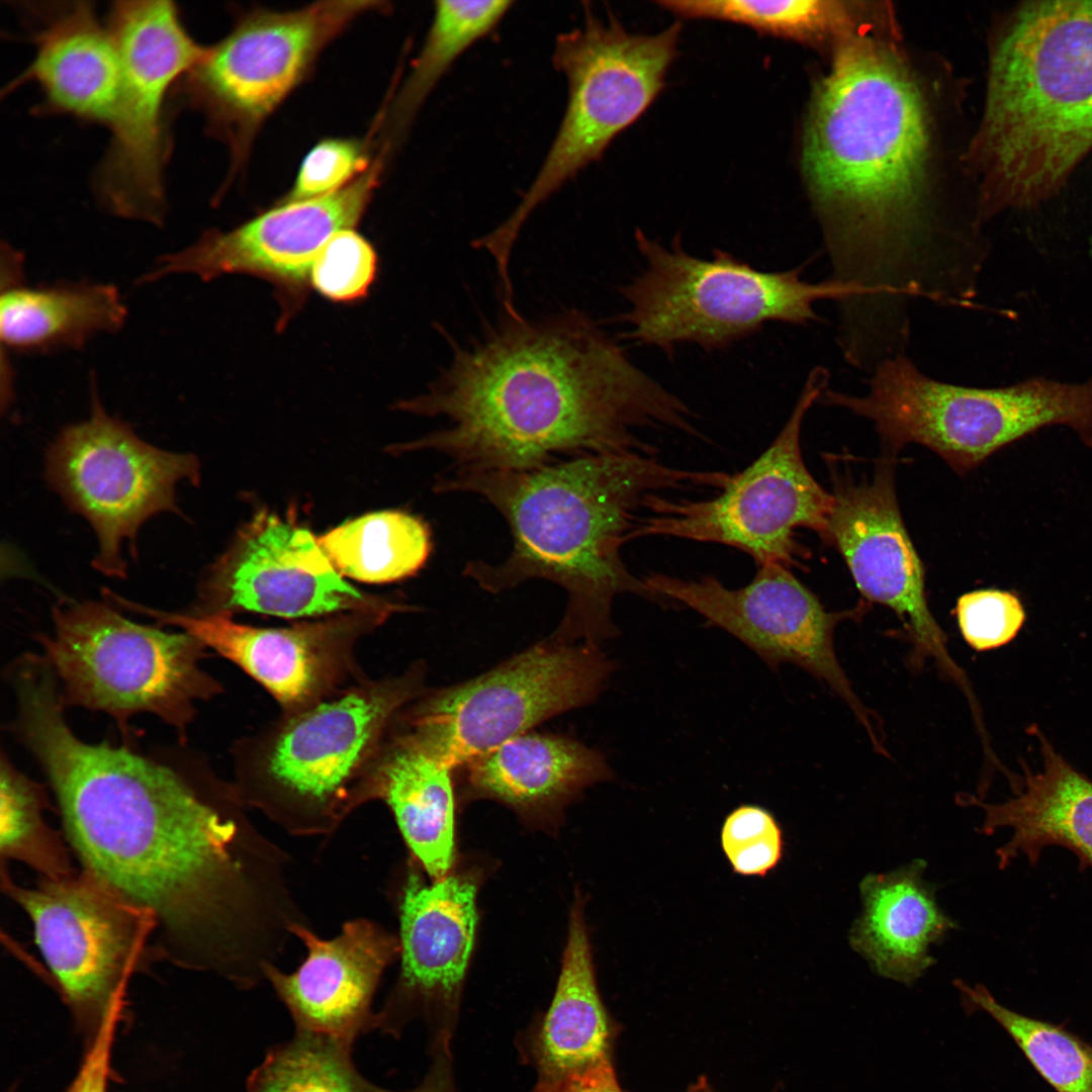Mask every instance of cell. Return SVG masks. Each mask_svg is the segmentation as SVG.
<instances>
[{
	"label": "cell",
	"instance_id": "obj_1",
	"mask_svg": "<svg viewBox=\"0 0 1092 1092\" xmlns=\"http://www.w3.org/2000/svg\"><path fill=\"white\" fill-rule=\"evenodd\" d=\"M48 701L18 735L43 768L81 870L147 914L158 956L238 987L264 980L309 924L291 858L231 783L198 789L124 747L79 739Z\"/></svg>",
	"mask_w": 1092,
	"mask_h": 1092
},
{
	"label": "cell",
	"instance_id": "obj_2",
	"mask_svg": "<svg viewBox=\"0 0 1092 1092\" xmlns=\"http://www.w3.org/2000/svg\"><path fill=\"white\" fill-rule=\"evenodd\" d=\"M397 407L444 417L445 428L398 445L431 450L451 470H531L594 454L654 455L640 431L696 434L678 396L637 367L589 315L504 314Z\"/></svg>",
	"mask_w": 1092,
	"mask_h": 1092
},
{
	"label": "cell",
	"instance_id": "obj_3",
	"mask_svg": "<svg viewBox=\"0 0 1092 1092\" xmlns=\"http://www.w3.org/2000/svg\"><path fill=\"white\" fill-rule=\"evenodd\" d=\"M927 147L924 105L902 64L870 38L844 36L812 98L802 168L832 279L871 301L931 286L921 216Z\"/></svg>",
	"mask_w": 1092,
	"mask_h": 1092
},
{
	"label": "cell",
	"instance_id": "obj_4",
	"mask_svg": "<svg viewBox=\"0 0 1092 1092\" xmlns=\"http://www.w3.org/2000/svg\"><path fill=\"white\" fill-rule=\"evenodd\" d=\"M730 474L673 467L654 455L594 454L531 470H445L438 493H472L505 519L512 536L500 562L469 561L462 574L499 594L531 579L559 585L567 603L551 637L600 648L619 633L612 620L616 597L632 594L666 604L624 563L640 508L651 493L713 487Z\"/></svg>",
	"mask_w": 1092,
	"mask_h": 1092
},
{
	"label": "cell",
	"instance_id": "obj_5",
	"mask_svg": "<svg viewBox=\"0 0 1092 1092\" xmlns=\"http://www.w3.org/2000/svg\"><path fill=\"white\" fill-rule=\"evenodd\" d=\"M983 214L1050 199L1092 151V1H1027L992 50Z\"/></svg>",
	"mask_w": 1092,
	"mask_h": 1092
},
{
	"label": "cell",
	"instance_id": "obj_6",
	"mask_svg": "<svg viewBox=\"0 0 1092 1092\" xmlns=\"http://www.w3.org/2000/svg\"><path fill=\"white\" fill-rule=\"evenodd\" d=\"M425 675L418 662L308 708L281 711L233 745L236 795L289 835H332L377 801L381 751L398 715L427 692Z\"/></svg>",
	"mask_w": 1092,
	"mask_h": 1092
},
{
	"label": "cell",
	"instance_id": "obj_7",
	"mask_svg": "<svg viewBox=\"0 0 1092 1092\" xmlns=\"http://www.w3.org/2000/svg\"><path fill=\"white\" fill-rule=\"evenodd\" d=\"M644 267L620 293L629 308L619 316L627 338L672 356L685 343L722 350L759 332L770 322L806 325L817 321L814 304L835 299L859 303L864 290L829 279L802 280L803 267L765 272L715 249L711 258L688 253L680 236L664 246L636 229Z\"/></svg>",
	"mask_w": 1092,
	"mask_h": 1092
},
{
	"label": "cell",
	"instance_id": "obj_8",
	"mask_svg": "<svg viewBox=\"0 0 1092 1092\" xmlns=\"http://www.w3.org/2000/svg\"><path fill=\"white\" fill-rule=\"evenodd\" d=\"M869 385L864 395L825 388L818 400L872 421L889 455L916 443L964 474L1001 448L1055 425L1069 427L1092 449V379L1035 377L1005 387H967L932 379L896 355L876 365Z\"/></svg>",
	"mask_w": 1092,
	"mask_h": 1092
},
{
	"label": "cell",
	"instance_id": "obj_9",
	"mask_svg": "<svg viewBox=\"0 0 1092 1092\" xmlns=\"http://www.w3.org/2000/svg\"><path fill=\"white\" fill-rule=\"evenodd\" d=\"M53 619L54 632L37 640L65 706L105 712L120 724L151 713L185 738L195 704L223 690L201 667L206 647L186 632L140 625L92 601L57 607Z\"/></svg>",
	"mask_w": 1092,
	"mask_h": 1092
},
{
	"label": "cell",
	"instance_id": "obj_10",
	"mask_svg": "<svg viewBox=\"0 0 1092 1092\" xmlns=\"http://www.w3.org/2000/svg\"><path fill=\"white\" fill-rule=\"evenodd\" d=\"M680 29L675 22L657 33H632L615 18L606 22L587 10L581 27L558 36L553 64L567 81L565 112L519 205L488 234L492 249L511 254L534 210L645 112L663 88Z\"/></svg>",
	"mask_w": 1092,
	"mask_h": 1092
},
{
	"label": "cell",
	"instance_id": "obj_11",
	"mask_svg": "<svg viewBox=\"0 0 1092 1092\" xmlns=\"http://www.w3.org/2000/svg\"><path fill=\"white\" fill-rule=\"evenodd\" d=\"M105 22L119 53L122 81L94 191L112 214L161 225L167 212L170 97L206 48L190 35L171 1H115Z\"/></svg>",
	"mask_w": 1092,
	"mask_h": 1092
},
{
	"label": "cell",
	"instance_id": "obj_12",
	"mask_svg": "<svg viewBox=\"0 0 1092 1092\" xmlns=\"http://www.w3.org/2000/svg\"><path fill=\"white\" fill-rule=\"evenodd\" d=\"M829 374L816 367L785 426L772 443L743 471L731 475L720 493L710 499H670L649 494L647 517L636 521L628 541L668 536L719 543L750 555L758 566L781 564L791 569L807 557L795 536L799 528L822 540L833 505L803 459L801 430L809 408L826 388Z\"/></svg>",
	"mask_w": 1092,
	"mask_h": 1092
},
{
	"label": "cell",
	"instance_id": "obj_13",
	"mask_svg": "<svg viewBox=\"0 0 1092 1092\" xmlns=\"http://www.w3.org/2000/svg\"><path fill=\"white\" fill-rule=\"evenodd\" d=\"M382 2L321 1L284 12L257 9L206 48L173 97L202 114L229 148L234 167L249 154L270 114L305 80L323 50L357 17Z\"/></svg>",
	"mask_w": 1092,
	"mask_h": 1092
},
{
	"label": "cell",
	"instance_id": "obj_14",
	"mask_svg": "<svg viewBox=\"0 0 1092 1092\" xmlns=\"http://www.w3.org/2000/svg\"><path fill=\"white\" fill-rule=\"evenodd\" d=\"M614 669L600 648L550 637L474 678L427 691L397 723L456 769L541 722L590 704Z\"/></svg>",
	"mask_w": 1092,
	"mask_h": 1092
},
{
	"label": "cell",
	"instance_id": "obj_15",
	"mask_svg": "<svg viewBox=\"0 0 1092 1092\" xmlns=\"http://www.w3.org/2000/svg\"><path fill=\"white\" fill-rule=\"evenodd\" d=\"M199 469L193 454L146 443L93 396L91 416L64 429L50 447L46 475L66 505L93 528L98 541L93 566L104 575L123 577L122 544L134 542L153 516L179 513L176 487L184 480L197 484Z\"/></svg>",
	"mask_w": 1092,
	"mask_h": 1092
},
{
	"label": "cell",
	"instance_id": "obj_16",
	"mask_svg": "<svg viewBox=\"0 0 1092 1092\" xmlns=\"http://www.w3.org/2000/svg\"><path fill=\"white\" fill-rule=\"evenodd\" d=\"M2 889L30 919L39 952L83 1024L98 1027L124 1002L132 975L158 954L152 919L82 870L32 887L2 871Z\"/></svg>",
	"mask_w": 1092,
	"mask_h": 1092
},
{
	"label": "cell",
	"instance_id": "obj_17",
	"mask_svg": "<svg viewBox=\"0 0 1092 1092\" xmlns=\"http://www.w3.org/2000/svg\"><path fill=\"white\" fill-rule=\"evenodd\" d=\"M662 600L678 602L753 650L772 670L792 663L824 681L851 709L875 749L884 748L878 720L861 703L841 667L834 631L846 618L862 615L864 606L828 612L819 599L781 564L758 566L745 586L730 588L714 575L684 579L663 573L643 577Z\"/></svg>",
	"mask_w": 1092,
	"mask_h": 1092
},
{
	"label": "cell",
	"instance_id": "obj_18",
	"mask_svg": "<svg viewBox=\"0 0 1092 1092\" xmlns=\"http://www.w3.org/2000/svg\"><path fill=\"white\" fill-rule=\"evenodd\" d=\"M403 607L337 614L280 628L242 624L225 613H172L126 601L124 608L172 625L230 660L261 685L282 712L331 699L367 675L357 659L361 640Z\"/></svg>",
	"mask_w": 1092,
	"mask_h": 1092
},
{
	"label": "cell",
	"instance_id": "obj_19",
	"mask_svg": "<svg viewBox=\"0 0 1092 1092\" xmlns=\"http://www.w3.org/2000/svg\"><path fill=\"white\" fill-rule=\"evenodd\" d=\"M831 478L833 505L824 541L839 551L861 595L890 608L904 623L912 666L932 659L964 687L965 674L927 604L924 569L902 520L892 460L881 462L872 478L859 482L837 472Z\"/></svg>",
	"mask_w": 1092,
	"mask_h": 1092
},
{
	"label": "cell",
	"instance_id": "obj_20",
	"mask_svg": "<svg viewBox=\"0 0 1092 1092\" xmlns=\"http://www.w3.org/2000/svg\"><path fill=\"white\" fill-rule=\"evenodd\" d=\"M196 613L323 618L393 602L361 593L293 517L258 513L204 575Z\"/></svg>",
	"mask_w": 1092,
	"mask_h": 1092
},
{
	"label": "cell",
	"instance_id": "obj_21",
	"mask_svg": "<svg viewBox=\"0 0 1092 1092\" xmlns=\"http://www.w3.org/2000/svg\"><path fill=\"white\" fill-rule=\"evenodd\" d=\"M382 172L377 159L343 189L315 199L275 203L226 232L211 230L183 250L159 258L143 282L168 275H195L204 281L249 274L273 283L286 308L305 296L312 266L338 232L354 229L367 209Z\"/></svg>",
	"mask_w": 1092,
	"mask_h": 1092
},
{
	"label": "cell",
	"instance_id": "obj_22",
	"mask_svg": "<svg viewBox=\"0 0 1092 1092\" xmlns=\"http://www.w3.org/2000/svg\"><path fill=\"white\" fill-rule=\"evenodd\" d=\"M477 889L467 873L427 884L416 870L407 872L398 904L400 972L383 1021L423 1014L435 1040L452 1039L474 944Z\"/></svg>",
	"mask_w": 1092,
	"mask_h": 1092
},
{
	"label": "cell",
	"instance_id": "obj_23",
	"mask_svg": "<svg viewBox=\"0 0 1092 1092\" xmlns=\"http://www.w3.org/2000/svg\"><path fill=\"white\" fill-rule=\"evenodd\" d=\"M294 938L305 947L298 968L285 973L276 964L264 978L290 1011L299 1032L350 1044L372 1020V1002L385 970L400 956L398 935L358 917L323 938L310 924H296Z\"/></svg>",
	"mask_w": 1092,
	"mask_h": 1092
},
{
	"label": "cell",
	"instance_id": "obj_24",
	"mask_svg": "<svg viewBox=\"0 0 1092 1092\" xmlns=\"http://www.w3.org/2000/svg\"><path fill=\"white\" fill-rule=\"evenodd\" d=\"M35 48L29 65L5 88L28 83L41 92L37 113L62 114L109 127L122 81L119 53L93 2H24Z\"/></svg>",
	"mask_w": 1092,
	"mask_h": 1092
},
{
	"label": "cell",
	"instance_id": "obj_25",
	"mask_svg": "<svg viewBox=\"0 0 1092 1092\" xmlns=\"http://www.w3.org/2000/svg\"><path fill=\"white\" fill-rule=\"evenodd\" d=\"M457 768L466 799L499 802L526 822L541 826L555 824L586 788L613 778L600 751L575 738L533 731Z\"/></svg>",
	"mask_w": 1092,
	"mask_h": 1092
},
{
	"label": "cell",
	"instance_id": "obj_26",
	"mask_svg": "<svg viewBox=\"0 0 1092 1092\" xmlns=\"http://www.w3.org/2000/svg\"><path fill=\"white\" fill-rule=\"evenodd\" d=\"M1032 729L1039 740L1041 771L1024 767L1019 793L1003 803L986 804L971 796L959 801L984 810L979 832L1012 829L1011 838L996 851L1000 869L1020 854L1036 866L1050 845L1071 850L1082 871L1092 869V781L1067 762L1037 728Z\"/></svg>",
	"mask_w": 1092,
	"mask_h": 1092
},
{
	"label": "cell",
	"instance_id": "obj_27",
	"mask_svg": "<svg viewBox=\"0 0 1092 1092\" xmlns=\"http://www.w3.org/2000/svg\"><path fill=\"white\" fill-rule=\"evenodd\" d=\"M23 258L8 245L1 252L0 337L19 353L78 349L99 334L123 326L127 310L107 283H23Z\"/></svg>",
	"mask_w": 1092,
	"mask_h": 1092
},
{
	"label": "cell",
	"instance_id": "obj_28",
	"mask_svg": "<svg viewBox=\"0 0 1092 1092\" xmlns=\"http://www.w3.org/2000/svg\"><path fill=\"white\" fill-rule=\"evenodd\" d=\"M455 768L394 723L377 764V801L390 810L419 866L433 881L455 857Z\"/></svg>",
	"mask_w": 1092,
	"mask_h": 1092
},
{
	"label": "cell",
	"instance_id": "obj_29",
	"mask_svg": "<svg viewBox=\"0 0 1092 1092\" xmlns=\"http://www.w3.org/2000/svg\"><path fill=\"white\" fill-rule=\"evenodd\" d=\"M616 1035V1023L598 990L583 901L577 896L556 990L525 1040L526 1059L539 1080L560 1078L612 1059Z\"/></svg>",
	"mask_w": 1092,
	"mask_h": 1092
},
{
	"label": "cell",
	"instance_id": "obj_30",
	"mask_svg": "<svg viewBox=\"0 0 1092 1092\" xmlns=\"http://www.w3.org/2000/svg\"><path fill=\"white\" fill-rule=\"evenodd\" d=\"M925 867L916 859L894 872L864 877L859 886L862 914L849 934L851 947L878 975L906 985L935 964L929 945L956 928L922 879Z\"/></svg>",
	"mask_w": 1092,
	"mask_h": 1092
},
{
	"label": "cell",
	"instance_id": "obj_31",
	"mask_svg": "<svg viewBox=\"0 0 1092 1092\" xmlns=\"http://www.w3.org/2000/svg\"><path fill=\"white\" fill-rule=\"evenodd\" d=\"M336 569L368 583L413 576L432 552L430 526L402 511L371 513L347 521L318 538Z\"/></svg>",
	"mask_w": 1092,
	"mask_h": 1092
},
{
	"label": "cell",
	"instance_id": "obj_32",
	"mask_svg": "<svg viewBox=\"0 0 1092 1092\" xmlns=\"http://www.w3.org/2000/svg\"><path fill=\"white\" fill-rule=\"evenodd\" d=\"M512 1H437L423 48L387 113L396 134L411 122L425 99L455 61L489 33L511 8Z\"/></svg>",
	"mask_w": 1092,
	"mask_h": 1092
},
{
	"label": "cell",
	"instance_id": "obj_33",
	"mask_svg": "<svg viewBox=\"0 0 1092 1092\" xmlns=\"http://www.w3.org/2000/svg\"><path fill=\"white\" fill-rule=\"evenodd\" d=\"M966 1011L988 1013L1057 1092H1092V1045L1060 1025L1000 1004L983 985L956 980Z\"/></svg>",
	"mask_w": 1092,
	"mask_h": 1092
},
{
	"label": "cell",
	"instance_id": "obj_34",
	"mask_svg": "<svg viewBox=\"0 0 1092 1092\" xmlns=\"http://www.w3.org/2000/svg\"><path fill=\"white\" fill-rule=\"evenodd\" d=\"M656 3L682 18L725 20L804 42L848 32L852 24L847 7L833 1L660 0Z\"/></svg>",
	"mask_w": 1092,
	"mask_h": 1092
},
{
	"label": "cell",
	"instance_id": "obj_35",
	"mask_svg": "<svg viewBox=\"0 0 1092 1092\" xmlns=\"http://www.w3.org/2000/svg\"><path fill=\"white\" fill-rule=\"evenodd\" d=\"M0 780L2 862H21L44 879L75 873L64 840L44 819L40 786L17 770L4 753Z\"/></svg>",
	"mask_w": 1092,
	"mask_h": 1092
},
{
	"label": "cell",
	"instance_id": "obj_36",
	"mask_svg": "<svg viewBox=\"0 0 1092 1092\" xmlns=\"http://www.w3.org/2000/svg\"><path fill=\"white\" fill-rule=\"evenodd\" d=\"M349 1044L299 1032L252 1074L248 1092H371L356 1073Z\"/></svg>",
	"mask_w": 1092,
	"mask_h": 1092
},
{
	"label": "cell",
	"instance_id": "obj_37",
	"mask_svg": "<svg viewBox=\"0 0 1092 1092\" xmlns=\"http://www.w3.org/2000/svg\"><path fill=\"white\" fill-rule=\"evenodd\" d=\"M377 273L372 245L354 229L336 233L318 254L309 285L327 299L351 302L363 298Z\"/></svg>",
	"mask_w": 1092,
	"mask_h": 1092
},
{
	"label": "cell",
	"instance_id": "obj_38",
	"mask_svg": "<svg viewBox=\"0 0 1092 1092\" xmlns=\"http://www.w3.org/2000/svg\"><path fill=\"white\" fill-rule=\"evenodd\" d=\"M370 145L355 138H329L305 155L290 189L276 202L315 199L351 184L373 165Z\"/></svg>",
	"mask_w": 1092,
	"mask_h": 1092
},
{
	"label": "cell",
	"instance_id": "obj_39",
	"mask_svg": "<svg viewBox=\"0 0 1092 1092\" xmlns=\"http://www.w3.org/2000/svg\"><path fill=\"white\" fill-rule=\"evenodd\" d=\"M956 616L963 638L973 649L986 651L1012 641L1026 614L1019 597L1008 590L978 589L961 596Z\"/></svg>",
	"mask_w": 1092,
	"mask_h": 1092
},
{
	"label": "cell",
	"instance_id": "obj_40",
	"mask_svg": "<svg viewBox=\"0 0 1092 1092\" xmlns=\"http://www.w3.org/2000/svg\"><path fill=\"white\" fill-rule=\"evenodd\" d=\"M123 1006L114 1005L103 1017L67 1092H107L111 1050Z\"/></svg>",
	"mask_w": 1092,
	"mask_h": 1092
},
{
	"label": "cell",
	"instance_id": "obj_41",
	"mask_svg": "<svg viewBox=\"0 0 1092 1092\" xmlns=\"http://www.w3.org/2000/svg\"><path fill=\"white\" fill-rule=\"evenodd\" d=\"M783 834L774 815L756 805H741L727 815L721 830L726 857L770 836Z\"/></svg>",
	"mask_w": 1092,
	"mask_h": 1092
},
{
	"label": "cell",
	"instance_id": "obj_42",
	"mask_svg": "<svg viewBox=\"0 0 1092 1092\" xmlns=\"http://www.w3.org/2000/svg\"><path fill=\"white\" fill-rule=\"evenodd\" d=\"M533 1092H624L620 1087L612 1059L566 1076L539 1080ZM686 1092H715L705 1077Z\"/></svg>",
	"mask_w": 1092,
	"mask_h": 1092
},
{
	"label": "cell",
	"instance_id": "obj_43",
	"mask_svg": "<svg viewBox=\"0 0 1092 1092\" xmlns=\"http://www.w3.org/2000/svg\"><path fill=\"white\" fill-rule=\"evenodd\" d=\"M783 848V834H779L740 849L727 858L736 874L764 877L780 862Z\"/></svg>",
	"mask_w": 1092,
	"mask_h": 1092
},
{
	"label": "cell",
	"instance_id": "obj_44",
	"mask_svg": "<svg viewBox=\"0 0 1092 1092\" xmlns=\"http://www.w3.org/2000/svg\"><path fill=\"white\" fill-rule=\"evenodd\" d=\"M411 1092H457L450 1041L434 1043L433 1063L428 1074Z\"/></svg>",
	"mask_w": 1092,
	"mask_h": 1092
}]
</instances>
